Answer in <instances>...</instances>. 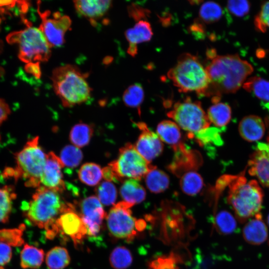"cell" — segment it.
I'll return each instance as SVG.
<instances>
[{"label":"cell","instance_id":"cell-1","mask_svg":"<svg viewBox=\"0 0 269 269\" xmlns=\"http://www.w3.org/2000/svg\"><path fill=\"white\" fill-rule=\"evenodd\" d=\"M208 56L211 61L206 66L210 84L205 96H212L214 103L223 94L236 92L253 72V66L237 54Z\"/></svg>","mask_w":269,"mask_h":269},{"label":"cell","instance_id":"cell-2","mask_svg":"<svg viewBox=\"0 0 269 269\" xmlns=\"http://www.w3.org/2000/svg\"><path fill=\"white\" fill-rule=\"evenodd\" d=\"M88 76L71 64L54 69L51 77L53 88L64 107H73L90 99L92 89L86 80Z\"/></svg>","mask_w":269,"mask_h":269},{"label":"cell","instance_id":"cell-3","mask_svg":"<svg viewBox=\"0 0 269 269\" xmlns=\"http://www.w3.org/2000/svg\"><path fill=\"white\" fill-rule=\"evenodd\" d=\"M229 188L227 200L240 222L260 213L264 195L257 181H247L243 176H229Z\"/></svg>","mask_w":269,"mask_h":269},{"label":"cell","instance_id":"cell-4","mask_svg":"<svg viewBox=\"0 0 269 269\" xmlns=\"http://www.w3.org/2000/svg\"><path fill=\"white\" fill-rule=\"evenodd\" d=\"M59 193L43 186L37 188L31 200L22 206L31 223L46 229L56 221L57 215L73 207L72 204L65 203Z\"/></svg>","mask_w":269,"mask_h":269},{"label":"cell","instance_id":"cell-5","mask_svg":"<svg viewBox=\"0 0 269 269\" xmlns=\"http://www.w3.org/2000/svg\"><path fill=\"white\" fill-rule=\"evenodd\" d=\"M167 76L181 92H194L198 95L205 96L210 84L206 67L197 56L188 53L178 57Z\"/></svg>","mask_w":269,"mask_h":269},{"label":"cell","instance_id":"cell-6","mask_svg":"<svg viewBox=\"0 0 269 269\" xmlns=\"http://www.w3.org/2000/svg\"><path fill=\"white\" fill-rule=\"evenodd\" d=\"M46 154L39 144L38 136H36L15 154L16 165L14 168L5 169L4 175L13 177L15 180L23 179L26 187L38 188L41 186L40 178Z\"/></svg>","mask_w":269,"mask_h":269},{"label":"cell","instance_id":"cell-7","mask_svg":"<svg viewBox=\"0 0 269 269\" xmlns=\"http://www.w3.org/2000/svg\"><path fill=\"white\" fill-rule=\"evenodd\" d=\"M7 40L18 44L19 58L27 64L45 62L51 56V47L39 28L28 26L10 34Z\"/></svg>","mask_w":269,"mask_h":269},{"label":"cell","instance_id":"cell-8","mask_svg":"<svg viewBox=\"0 0 269 269\" xmlns=\"http://www.w3.org/2000/svg\"><path fill=\"white\" fill-rule=\"evenodd\" d=\"M167 116L188 133L189 138L210 127L211 124L201 103L193 101L189 97L183 101L175 103L172 109L168 112Z\"/></svg>","mask_w":269,"mask_h":269},{"label":"cell","instance_id":"cell-9","mask_svg":"<svg viewBox=\"0 0 269 269\" xmlns=\"http://www.w3.org/2000/svg\"><path fill=\"white\" fill-rule=\"evenodd\" d=\"M108 165L117 182L125 178L139 180L144 177L152 166L131 143H127L121 148L118 158Z\"/></svg>","mask_w":269,"mask_h":269},{"label":"cell","instance_id":"cell-10","mask_svg":"<svg viewBox=\"0 0 269 269\" xmlns=\"http://www.w3.org/2000/svg\"><path fill=\"white\" fill-rule=\"evenodd\" d=\"M132 206L122 201L114 204L107 215V227L114 238L130 241L135 236L137 231L144 228L143 221L136 220L132 216L130 209Z\"/></svg>","mask_w":269,"mask_h":269},{"label":"cell","instance_id":"cell-11","mask_svg":"<svg viewBox=\"0 0 269 269\" xmlns=\"http://www.w3.org/2000/svg\"><path fill=\"white\" fill-rule=\"evenodd\" d=\"M38 8L41 20L39 29L50 46L52 48L62 45L65 41V33L71 28L72 21L70 17L62 14L59 11L53 13L48 10L41 11L39 6Z\"/></svg>","mask_w":269,"mask_h":269},{"label":"cell","instance_id":"cell-12","mask_svg":"<svg viewBox=\"0 0 269 269\" xmlns=\"http://www.w3.org/2000/svg\"><path fill=\"white\" fill-rule=\"evenodd\" d=\"M80 209V216L87 228V234L97 235L103 220L107 216L101 202L95 196H89L81 202Z\"/></svg>","mask_w":269,"mask_h":269},{"label":"cell","instance_id":"cell-13","mask_svg":"<svg viewBox=\"0 0 269 269\" xmlns=\"http://www.w3.org/2000/svg\"><path fill=\"white\" fill-rule=\"evenodd\" d=\"M58 232L69 237L75 246L82 243L87 230L80 215L71 208L61 213L55 221Z\"/></svg>","mask_w":269,"mask_h":269},{"label":"cell","instance_id":"cell-14","mask_svg":"<svg viewBox=\"0 0 269 269\" xmlns=\"http://www.w3.org/2000/svg\"><path fill=\"white\" fill-rule=\"evenodd\" d=\"M64 167L60 157L53 152L46 154V162L40 178L43 186L59 193L65 189L62 168Z\"/></svg>","mask_w":269,"mask_h":269},{"label":"cell","instance_id":"cell-15","mask_svg":"<svg viewBox=\"0 0 269 269\" xmlns=\"http://www.w3.org/2000/svg\"><path fill=\"white\" fill-rule=\"evenodd\" d=\"M141 133L134 145L137 151L150 162L162 151L163 143L157 134L151 131L145 123L136 124Z\"/></svg>","mask_w":269,"mask_h":269},{"label":"cell","instance_id":"cell-16","mask_svg":"<svg viewBox=\"0 0 269 269\" xmlns=\"http://www.w3.org/2000/svg\"><path fill=\"white\" fill-rule=\"evenodd\" d=\"M174 151L175 157L169 165V169L178 176L195 170L201 163V157L198 153L190 150L183 143Z\"/></svg>","mask_w":269,"mask_h":269},{"label":"cell","instance_id":"cell-17","mask_svg":"<svg viewBox=\"0 0 269 269\" xmlns=\"http://www.w3.org/2000/svg\"><path fill=\"white\" fill-rule=\"evenodd\" d=\"M249 173L269 189V156L260 143L249 161Z\"/></svg>","mask_w":269,"mask_h":269},{"label":"cell","instance_id":"cell-18","mask_svg":"<svg viewBox=\"0 0 269 269\" xmlns=\"http://www.w3.org/2000/svg\"><path fill=\"white\" fill-rule=\"evenodd\" d=\"M73 2L78 13L90 20L92 23L103 17L112 5L111 0H79Z\"/></svg>","mask_w":269,"mask_h":269},{"label":"cell","instance_id":"cell-19","mask_svg":"<svg viewBox=\"0 0 269 269\" xmlns=\"http://www.w3.org/2000/svg\"><path fill=\"white\" fill-rule=\"evenodd\" d=\"M153 35L151 25L149 22L139 20L134 26L128 29L125 32V36L129 42L128 53L134 56L137 52V44L150 40Z\"/></svg>","mask_w":269,"mask_h":269},{"label":"cell","instance_id":"cell-20","mask_svg":"<svg viewBox=\"0 0 269 269\" xmlns=\"http://www.w3.org/2000/svg\"><path fill=\"white\" fill-rule=\"evenodd\" d=\"M243 236L248 243L258 245L267 239L268 231L261 213L249 220L243 230Z\"/></svg>","mask_w":269,"mask_h":269},{"label":"cell","instance_id":"cell-21","mask_svg":"<svg viewBox=\"0 0 269 269\" xmlns=\"http://www.w3.org/2000/svg\"><path fill=\"white\" fill-rule=\"evenodd\" d=\"M239 132L241 137L250 142L261 139L265 132V126L259 116L250 115L244 117L239 123Z\"/></svg>","mask_w":269,"mask_h":269},{"label":"cell","instance_id":"cell-22","mask_svg":"<svg viewBox=\"0 0 269 269\" xmlns=\"http://www.w3.org/2000/svg\"><path fill=\"white\" fill-rule=\"evenodd\" d=\"M156 133L161 141L170 145L174 150L182 143L179 127L174 122H161L157 125Z\"/></svg>","mask_w":269,"mask_h":269},{"label":"cell","instance_id":"cell-23","mask_svg":"<svg viewBox=\"0 0 269 269\" xmlns=\"http://www.w3.org/2000/svg\"><path fill=\"white\" fill-rule=\"evenodd\" d=\"M123 201L133 206L143 201L146 196V192L143 187L133 179L125 180L120 190Z\"/></svg>","mask_w":269,"mask_h":269},{"label":"cell","instance_id":"cell-24","mask_svg":"<svg viewBox=\"0 0 269 269\" xmlns=\"http://www.w3.org/2000/svg\"><path fill=\"white\" fill-rule=\"evenodd\" d=\"M144 178L147 188L155 193L163 192L169 184L168 176L163 171L153 166L145 175Z\"/></svg>","mask_w":269,"mask_h":269},{"label":"cell","instance_id":"cell-25","mask_svg":"<svg viewBox=\"0 0 269 269\" xmlns=\"http://www.w3.org/2000/svg\"><path fill=\"white\" fill-rule=\"evenodd\" d=\"M207 115L211 123L216 127L226 126L231 118V109L229 105L224 103H214L208 110Z\"/></svg>","mask_w":269,"mask_h":269},{"label":"cell","instance_id":"cell-26","mask_svg":"<svg viewBox=\"0 0 269 269\" xmlns=\"http://www.w3.org/2000/svg\"><path fill=\"white\" fill-rule=\"evenodd\" d=\"M44 256L43 250L25 244L20 253V266L24 269H35L40 267Z\"/></svg>","mask_w":269,"mask_h":269},{"label":"cell","instance_id":"cell-27","mask_svg":"<svg viewBox=\"0 0 269 269\" xmlns=\"http://www.w3.org/2000/svg\"><path fill=\"white\" fill-rule=\"evenodd\" d=\"M243 87L258 99L269 102V81L260 77H252L245 81Z\"/></svg>","mask_w":269,"mask_h":269},{"label":"cell","instance_id":"cell-28","mask_svg":"<svg viewBox=\"0 0 269 269\" xmlns=\"http://www.w3.org/2000/svg\"><path fill=\"white\" fill-rule=\"evenodd\" d=\"M94 132L93 128L89 124L79 123L71 129L69 138L74 146L80 148L87 145Z\"/></svg>","mask_w":269,"mask_h":269},{"label":"cell","instance_id":"cell-29","mask_svg":"<svg viewBox=\"0 0 269 269\" xmlns=\"http://www.w3.org/2000/svg\"><path fill=\"white\" fill-rule=\"evenodd\" d=\"M222 132L221 128L209 127L193 134L191 138H195L202 146H220L223 143Z\"/></svg>","mask_w":269,"mask_h":269},{"label":"cell","instance_id":"cell-30","mask_svg":"<svg viewBox=\"0 0 269 269\" xmlns=\"http://www.w3.org/2000/svg\"><path fill=\"white\" fill-rule=\"evenodd\" d=\"M180 185L182 191L186 194L193 196L201 191L203 181L199 174L195 170H192L181 176Z\"/></svg>","mask_w":269,"mask_h":269},{"label":"cell","instance_id":"cell-31","mask_svg":"<svg viewBox=\"0 0 269 269\" xmlns=\"http://www.w3.org/2000/svg\"><path fill=\"white\" fill-rule=\"evenodd\" d=\"M78 177L83 183L89 186L99 184L103 177V170L95 163H86L82 165L78 171Z\"/></svg>","mask_w":269,"mask_h":269},{"label":"cell","instance_id":"cell-32","mask_svg":"<svg viewBox=\"0 0 269 269\" xmlns=\"http://www.w3.org/2000/svg\"><path fill=\"white\" fill-rule=\"evenodd\" d=\"M67 250L61 247L51 249L46 254V264L49 269H63L70 263Z\"/></svg>","mask_w":269,"mask_h":269},{"label":"cell","instance_id":"cell-33","mask_svg":"<svg viewBox=\"0 0 269 269\" xmlns=\"http://www.w3.org/2000/svg\"><path fill=\"white\" fill-rule=\"evenodd\" d=\"M214 227L223 235L232 233L236 229L237 222L234 217L227 211L219 212L214 216Z\"/></svg>","mask_w":269,"mask_h":269},{"label":"cell","instance_id":"cell-34","mask_svg":"<svg viewBox=\"0 0 269 269\" xmlns=\"http://www.w3.org/2000/svg\"><path fill=\"white\" fill-rule=\"evenodd\" d=\"M223 14L221 5L213 1L203 3L199 9L200 20L205 23H212L219 20Z\"/></svg>","mask_w":269,"mask_h":269},{"label":"cell","instance_id":"cell-35","mask_svg":"<svg viewBox=\"0 0 269 269\" xmlns=\"http://www.w3.org/2000/svg\"><path fill=\"white\" fill-rule=\"evenodd\" d=\"M16 196L12 187H0V222L6 223L12 208V201Z\"/></svg>","mask_w":269,"mask_h":269},{"label":"cell","instance_id":"cell-36","mask_svg":"<svg viewBox=\"0 0 269 269\" xmlns=\"http://www.w3.org/2000/svg\"><path fill=\"white\" fill-rule=\"evenodd\" d=\"M133 257L130 251L125 247H118L112 252L110 263L115 269H126L132 263Z\"/></svg>","mask_w":269,"mask_h":269},{"label":"cell","instance_id":"cell-37","mask_svg":"<svg viewBox=\"0 0 269 269\" xmlns=\"http://www.w3.org/2000/svg\"><path fill=\"white\" fill-rule=\"evenodd\" d=\"M144 91L139 84L130 86L124 92L123 100L125 105L130 108L139 109L143 101Z\"/></svg>","mask_w":269,"mask_h":269},{"label":"cell","instance_id":"cell-38","mask_svg":"<svg viewBox=\"0 0 269 269\" xmlns=\"http://www.w3.org/2000/svg\"><path fill=\"white\" fill-rule=\"evenodd\" d=\"M181 262L179 255L170 253L167 255L159 256L152 260L149 264L148 269H179Z\"/></svg>","mask_w":269,"mask_h":269},{"label":"cell","instance_id":"cell-39","mask_svg":"<svg viewBox=\"0 0 269 269\" xmlns=\"http://www.w3.org/2000/svg\"><path fill=\"white\" fill-rule=\"evenodd\" d=\"M97 198L104 205L114 204L117 197V190L112 182L105 181L96 188Z\"/></svg>","mask_w":269,"mask_h":269},{"label":"cell","instance_id":"cell-40","mask_svg":"<svg viewBox=\"0 0 269 269\" xmlns=\"http://www.w3.org/2000/svg\"><path fill=\"white\" fill-rule=\"evenodd\" d=\"M60 158L64 166L73 168L80 163L83 158V154L78 147L68 145L62 149Z\"/></svg>","mask_w":269,"mask_h":269},{"label":"cell","instance_id":"cell-41","mask_svg":"<svg viewBox=\"0 0 269 269\" xmlns=\"http://www.w3.org/2000/svg\"><path fill=\"white\" fill-rule=\"evenodd\" d=\"M22 230L19 229H4L0 230V242L9 246H20L24 243L22 237Z\"/></svg>","mask_w":269,"mask_h":269},{"label":"cell","instance_id":"cell-42","mask_svg":"<svg viewBox=\"0 0 269 269\" xmlns=\"http://www.w3.org/2000/svg\"><path fill=\"white\" fill-rule=\"evenodd\" d=\"M250 3L244 0H232L227 2L229 11L233 15L242 17L247 14L250 9Z\"/></svg>","mask_w":269,"mask_h":269},{"label":"cell","instance_id":"cell-43","mask_svg":"<svg viewBox=\"0 0 269 269\" xmlns=\"http://www.w3.org/2000/svg\"><path fill=\"white\" fill-rule=\"evenodd\" d=\"M254 24L258 30L265 32L269 28V1L264 3L256 16Z\"/></svg>","mask_w":269,"mask_h":269},{"label":"cell","instance_id":"cell-44","mask_svg":"<svg viewBox=\"0 0 269 269\" xmlns=\"http://www.w3.org/2000/svg\"><path fill=\"white\" fill-rule=\"evenodd\" d=\"M12 252L10 246L0 242V266L8 263L11 258Z\"/></svg>","mask_w":269,"mask_h":269},{"label":"cell","instance_id":"cell-45","mask_svg":"<svg viewBox=\"0 0 269 269\" xmlns=\"http://www.w3.org/2000/svg\"><path fill=\"white\" fill-rule=\"evenodd\" d=\"M26 71L38 78L41 75L39 62L27 63L25 66Z\"/></svg>","mask_w":269,"mask_h":269},{"label":"cell","instance_id":"cell-46","mask_svg":"<svg viewBox=\"0 0 269 269\" xmlns=\"http://www.w3.org/2000/svg\"><path fill=\"white\" fill-rule=\"evenodd\" d=\"M129 12L131 15L135 19L143 17L146 13L145 9L134 4L130 7Z\"/></svg>","mask_w":269,"mask_h":269},{"label":"cell","instance_id":"cell-47","mask_svg":"<svg viewBox=\"0 0 269 269\" xmlns=\"http://www.w3.org/2000/svg\"><path fill=\"white\" fill-rule=\"evenodd\" d=\"M10 109L4 100L0 99V124L7 118Z\"/></svg>","mask_w":269,"mask_h":269},{"label":"cell","instance_id":"cell-48","mask_svg":"<svg viewBox=\"0 0 269 269\" xmlns=\"http://www.w3.org/2000/svg\"><path fill=\"white\" fill-rule=\"evenodd\" d=\"M263 147L265 149V150L267 151V153L268 154L269 156V134L268 135V136L267 137V142L266 143H260Z\"/></svg>","mask_w":269,"mask_h":269},{"label":"cell","instance_id":"cell-49","mask_svg":"<svg viewBox=\"0 0 269 269\" xmlns=\"http://www.w3.org/2000/svg\"><path fill=\"white\" fill-rule=\"evenodd\" d=\"M14 1L9 0H0V6H7L13 4L14 3Z\"/></svg>","mask_w":269,"mask_h":269},{"label":"cell","instance_id":"cell-50","mask_svg":"<svg viewBox=\"0 0 269 269\" xmlns=\"http://www.w3.org/2000/svg\"><path fill=\"white\" fill-rule=\"evenodd\" d=\"M267 222H268V225H269V215H268V218H267Z\"/></svg>","mask_w":269,"mask_h":269},{"label":"cell","instance_id":"cell-51","mask_svg":"<svg viewBox=\"0 0 269 269\" xmlns=\"http://www.w3.org/2000/svg\"><path fill=\"white\" fill-rule=\"evenodd\" d=\"M0 269H4L2 267H0Z\"/></svg>","mask_w":269,"mask_h":269},{"label":"cell","instance_id":"cell-52","mask_svg":"<svg viewBox=\"0 0 269 269\" xmlns=\"http://www.w3.org/2000/svg\"><path fill=\"white\" fill-rule=\"evenodd\" d=\"M0 139H1V138H0Z\"/></svg>","mask_w":269,"mask_h":269}]
</instances>
